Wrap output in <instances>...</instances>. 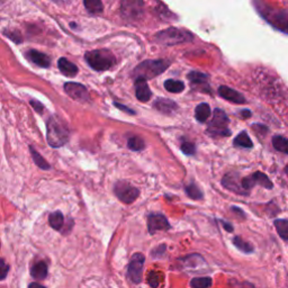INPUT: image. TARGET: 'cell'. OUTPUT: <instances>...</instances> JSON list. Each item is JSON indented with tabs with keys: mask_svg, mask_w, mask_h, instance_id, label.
<instances>
[{
	"mask_svg": "<svg viewBox=\"0 0 288 288\" xmlns=\"http://www.w3.org/2000/svg\"><path fill=\"white\" fill-rule=\"evenodd\" d=\"M47 132L46 137L47 142L51 147L60 148L69 141L70 132L67 126L66 122L61 120L58 116H52L47 121Z\"/></svg>",
	"mask_w": 288,
	"mask_h": 288,
	"instance_id": "cell-1",
	"label": "cell"
},
{
	"mask_svg": "<svg viewBox=\"0 0 288 288\" xmlns=\"http://www.w3.org/2000/svg\"><path fill=\"white\" fill-rule=\"evenodd\" d=\"M255 6L260 15L265 18L267 22L271 24L277 30L288 33V13L285 10L273 8L261 1H255Z\"/></svg>",
	"mask_w": 288,
	"mask_h": 288,
	"instance_id": "cell-2",
	"label": "cell"
},
{
	"mask_svg": "<svg viewBox=\"0 0 288 288\" xmlns=\"http://www.w3.org/2000/svg\"><path fill=\"white\" fill-rule=\"evenodd\" d=\"M154 40L162 45H177V44L193 41L194 35L189 33L188 31L182 30V28L170 27L157 33L154 36Z\"/></svg>",
	"mask_w": 288,
	"mask_h": 288,
	"instance_id": "cell-3",
	"label": "cell"
},
{
	"mask_svg": "<svg viewBox=\"0 0 288 288\" xmlns=\"http://www.w3.org/2000/svg\"><path fill=\"white\" fill-rule=\"evenodd\" d=\"M87 63L96 71H105L111 69L116 62L114 54L108 50H94L87 52L86 55Z\"/></svg>",
	"mask_w": 288,
	"mask_h": 288,
	"instance_id": "cell-4",
	"label": "cell"
},
{
	"mask_svg": "<svg viewBox=\"0 0 288 288\" xmlns=\"http://www.w3.org/2000/svg\"><path fill=\"white\" fill-rule=\"evenodd\" d=\"M170 66V63L165 60H148L143 61L139 66L135 68L134 75L136 77H142V78L150 79L154 77L161 75L162 72L167 70V68Z\"/></svg>",
	"mask_w": 288,
	"mask_h": 288,
	"instance_id": "cell-5",
	"label": "cell"
},
{
	"mask_svg": "<svg viewBox=\"0 0 288 288\" xmlns=\"http://www.w3.org/2000/svg\"><path fill=\"white\" fill-rule=\"evenodd\" d=\"M229 117L220 108L214 109L212 121L208 123L207 133L213 136H230L231 131L229 128Z\"/></svg>",
	"mask_w": 288,
	"mask_h": 288,
	"instance_id": "cell-6",
	"label": "cell"
},
{
	"mask_svg": "<svg viewBox=\"0 0 288 288\" xmlns=\"http://www.w3.org/2000/svg\"><path fill=\"white\" fill-rule=\"evenodd\" d=\"M114 192L117 198L125 203V204H132L133 202L137 200V197L140 195V190L126 181L116 182Z\"/></svg>",
	"mask_w": 288,
	"mask_h": 288,
	"instance_id": "cell-7",
	"label": "cell"
},
{
	"mask_svg": "<svg viewBox=\"0 0 288 288\" xmlns=\"http://www.w3.org/2000/svg\"><path fill=\"white\" fill-rule=\"evenodd\" d=\"M121 13L127 19H139L144 13V2L142 0H123Z\"/></svg>",
	"mask_w": 288,
	"mask_h": 288,
	"instance_id": "cell-8",
	"label": "cell"
},
{
	"mask_svg": "<svg viewBox=\"0 0 288 288\" xmlns=\"http://www.w3.org/2000/svg\"><path fill=\"white\" fill-rule=\"evenodd\" d=\"M144 255L142 253H135L129 261L127 268V276L129 281L134 284H140L142 281V271L144 266Z\"/></svg>",
	"mask_w": 288,
	"mask_h": 288,
	"instance_id": "cell-9",
	"label": "cell"
},
{
	"mask_svg": "<svg viewBox=\"0 0 288 288\" xmlns=\"http://www.w3.org/2000/svg\"><path fill=\"white\" fill-rule=\"evenodd\" d=\"M169 221L165 215L160 213H152L148 217V230L150 234H154L158 231H168L170 230Z\"/></svg>",
	"mask_w": 288,
	"mask_h": 288,
	"instance_id": "cell-10",
	"label": "cell"
},
{
	"mask_svg": "<svg viewBox=\"0 0 288 288\" xmlns=\"http://www.w3.org/2000/svg\"><path fill=\"white\" fill-rule=\"evenodd\" d=\"M64 90L67 94L78 101H87L89 99V94L87 88L81 83L67 82L64 84Z\"/></svg>",
	"mask_w": 288,
	"mask_h": 288,
	"instance_id": "cell-11",
	"label": "cell"
},
{
	"mask_svg": "<svg viewBox=\"0 0 288 288\" xmlns=\"http://www.w3.org/2000/svg\"><path fill=\"white\" fill-rule=\"evenodd\" d=\"M222 184L226 189L231 190L235 194H240V195H247L246 190L242 188L241 180L239 178V174L235 172H230L226 173L222 179Z\"/></svg>",
	"mask_w": 288,
	"mask_h": 288,
	"instance_id": "cell-12",
	"label": "cell"
},
{
	"mask_svg": "<svg viewBox=\"0 0 288 288\" xmlns=\"http://www.w3.org/2000/svg\"><path fill=\"white\" fill-rule=\"evenodd\" d=\"M135 95L136 98L142 103H147L150 100L152 96V92L150 90L149 84L147 82V79L142 78V77H137L135 81Z\"/></svg>",
	"mask_w": 288,
	"mask_h": 288,
	"instance_id": "cell-13",
	"label": "cell"
},
{
	"mask_svg": "<svg viewBox=\"0 0 288 288\" xmlns=\"http://www.w3.org/2000/svg\"><path fill=\"white\" fill-rule=\"evenodd\" d=\"M218 95H220L222 98L229 100L233 104H246L247 101L242 94L226 86H221L218 88Z\"/></svg>",
	"mask_w": 288,
	"mask_h": 288,
	"instance_id": "cell-14",
	"label": "cell"
},
{
	"mask_svg": "<svg viewBox=\"0 0 288 288\" xmlns=\"http://www.w3.org/2000/svg\"><path fill=\"white\" fill-rule=\"evenodd\" d=\"M26 58L33 62L34 64L42 68H48L51 64V59L50 56L42 53V52L36 51V50H31L26 53Z\"/></svg>",
	"mask_w": 288,
	"mask_h": 288,
	"instance_id": "cell-15",
	"label": "cell"
},
{
	"mask_svg": "<svg viewBox=\"0 0 288 288\" xmlns=\"http://www.w3.org/2000/svg\"><path fill=\"white\" fill-rule=\"evenodd\" d=\"M154 108L161 113H164V114H171V113L177 111L178 105L173 100L159 98L154 101Z\"/></svg>",
	"mask_w": 288,
	"mask_h": 288,
	"instance_id": "cell-16",
	"label": "cell"
},
{
	"mask_svg": "<svg viewBox=\"0 0 288 288\" xmlns=\"http://www.w3.org/2000/svg\"><path fill=\"white\" fill-rule=\"evenodd\" d=\"M59 70L62 72V74L66 77H76L78 74V67L76 66L75 63H72L66 58H61L58 62Z\"/></svg>",
	"mask_w": 288,
	"mask_h": 288,
	"instance_id": "cell-17",
	"label": "cell"
},
{
	"mask_svg": "<svg viewBox=\"0 0 288 288\" xmlns=\"http://www.w3.org/2000/svg\"><path fill=\"white\" fill-rule=\"evenodd\" d=\"M210 116V107L208 104L202 103L195 109V117L200 123H204Z\"/></svg>",
	"mask_w": 288,
	"mask_h": 288,
	"instance_id": "cell-18",
	"label": "cell"
},
{
	"mask_svg": "<svg viewBox=\"0 0 288 288\" xmlns=\"http://www.w3.org/2000/svg\"><path fill=\"white\" fill-rule=\"evenodd\" d=\"M31 274L35 279H40V281L41 279L46 278V276H47L46 263L44 261L36 262L35 265L33 266V268H32V270H31Z\"/></svg>",
	"mask_w": 288,
	"mask_h": 288,
	"instance_id": "cell-19",
	"label": "cell"
},
{
	"mask_svg": "<svg viewBox=\"0 0 288 288\" xmlns=\"http://www.w3.org/2000/svg\"><path fill=\"white\" fill-rule=\"evenodd\" d=\"M251 177L253 178V181L255 185H260L261 187L267 188V189H271L274 187L273 182L268 178V176H266L265 173H262L260 171H257L251 174Z\"/></svg>",
	"mask_w": 288,
	"mask_h": 288,
	"instance_id": "cell-20",
	"label": "cell"
},
{
	"mask_svg": "<svg viewBox=\"0 0 288 288\" xmlns=\"http://www.w3.org/2000/svg\"><path fill=\"white\" fill-rule=\"evenodd\" d=\"M234 147H239V148H246V149H250L253 147L252 141H251L250 136L248 135L247 132H241L237 137H235L233 141Z\"/></svg>",
	"mask_w": 288,
	"mask_h": 288,
	"instance_id": "cell-21",
	"label": "cell"
},
{
	"mask_svg": "<svg viewBox=\"0 0 288 288\" xmlns=\"http://www.w3.org/2000/svg\"><path fill=\"white\" fill-rule=\"evenodd\" d=\"M83 3H84V7H86V9L90 14L97 15V14L103 13L104 6H103V2H101V0H83Z\"/></svg>",
	"mask_w": 288,
	"mask_h": 288,
	"instance_id": "cell-22",
	"label": "cell"
},
{
	"mask_svg": "<svg viewBox=\"0 0 288 288\" xmlns=\"http://www.w3.org/2000/svg\"><path fill=\"white\" fill-rule=\"evenodd\" d=\"M165 90L172 92V94H179V92H181L185 89V84L182 81L169 79L165 82Z\"/></svg>",
	"mask_w": 288,
	"mask_h": 288,
	"instance_id": "cell-23",
	"label": "cell"
},
{
	"mask_svg": "<svg viewBox=\"0 0 288 288\" xmlns=\"http://www.w3.org/2000/svg\"><path fill=\"white\" fill-rule=\"evenodd\" d=\"M274 148L279 152L288 154V139L282 135H276L273 139Z\"/></svg>",
	"mask_w": 288,
	"mask_h": 288,
	"instance_id": "cell-24",
	"label": "cell"
},
{
	"mask_svg": "<svg viewBox=\"0 0 288 288\" xmlns=\"http://www.w3.org/2000/svg\"><path fill=\"white\" fill-rule=\"evenodd\" d=\"M48 222H50V225L56 231H60L63 228L64 225V217L63 215L60 212H54L50 215V218H48Z\"/></svg>",
	"mask_w": 288,
	"mask_h": 288,
	"instance_id": "cell-25",
	"label": "cell"
},
{
	"mask_svg": "<svg viewBox=\"0 0 288 288\" xmlns=\"http://www.w3.org/2000/svg\"><path fill=\"white\" fill-rule=\"evenodd\" d=\"M274 224L279 237L288 241V220H276Z\"/></svg>",
	"mask_w": 288,
	"mask_h": 288,
	"instance_id": "cell-26",
	"label": "cell"
},
{
	"mask_svg": "<svg viewBox=\"0 0 288 288\" xmlns=\"http://www.w3.org/2000/svg\"><path fill=\"white\" fill-rule=\"evenodd\" d=\"M233 245L235 247H237V248L239 250L242 251V252H245V253H251V252H253V247H252V245H250L249 242L245 241L240 237L233 238Z\"/></svg>",
	"mask_w": 288,
	"mask_h": 288,
	"instance_id": "cell-27",
	"label": "cell"
},
{
	"mask_svg": "<svg viewBox=\"0 0 288 288\" xmlns=\"http://www.w3.org/2000/svg\"><path fill=\"white\" fill-rule=\"evenodd\" d=\"M127 147L132 151H142L145 148V142L140 136H132L128 139Z\"/></svg>",
	"mask_w": 288,
	"mask_h": 288,
	"instance_id": "cell-28",
	"label": "cell"
},
{
	"mask_svg": "<svg viewBox=\"0 0 288 288\" xmlns=\"http://www.w3.org/2000/svg\"><path fill=\"white\" fill-rule=\"evenodd\" d=\"M213 281L209 277H197L193 278L190 282V286L192 288H209L212 286Z\"/></svg>",
	"mask_w": 288,
	"mask_h": 288,
	"instance_id": "cell-29",
	"label": "cell"
},
{
	"mask_svg": "<svg viewBox=\"0 0 288 288\" xmlns=\"http://www.w3.org/2000/svg\"><path fill=\"white\" fill-rule=\"evenodd\" d=\"M185 190H186V193H187L188 196L192 198V200H195V201H200L203 198V192L200 189V187H198L197 185H195V184H190L188 186H186L185 187Z\"/></svg>",
	"mask_w": 288,
	"mask_h": 288,
	"instance_id": "cell-30",
	"label": "cell"
},
{
	"mask_svg": "<svg viewBox=\"0 0 288 288\" xmlns=\"http://www.w3.org/2000/svg\"><path fill=\"white\" fill-rule=\"evenodd\" d=\"M188 79L190 80V82L195 83V84H203L207 82L208 76L203 74V72H198V71H192L188 75Z\"/></svg>",
	"mask_w": 288,
	"mask_h": 288,
	"instance_id": "cell-31",
	"label": "cell"
},
{
	"mask_svg": "<svg viewBox=\"0 0 288 288\" xmlns=\"http://www.w3.org/2000/svg\"><path fill=\"white\" fill-rule=\"evenodd\" d=\"M31 152H32V156H33L34 162L39 165L41 169H44V170L50 169V165H48L47 162L43 159L42 156H41L38 151H35L33 148H31Z\"/></svg>",
	"mask_w": 288,
	"mask_h": 288,
	"instance_id": "cell-32",
	"label": "cell"
},
{
	"mask_svg": "<svg viewBox=\"0 0 288 288\" xmlns=\"http://www.w3.org/2000/svg\"><path fill=\"white\" fill-rule=\"evenodd\" d=\"M160 282H161V276L159 273H157V271H151V273L149 274L148 284L152 288H157L158 286H159Z\"/></svg>",
	"mask_w": 288,
	"mask_h": 288,
	"instance_id": "cell-33",
	"label": "cell"
},
{
	"mask_svg": "<svg viewBox=\"0 0 288 288\" xmlns=\"http://www.w3.org/2000/svg\"><path fill=\"white\" fill-rule=\"evenodd\" d=\"M181 151L184 152L186 156H194V154L196 153V148H195V145L193 143H190V142H185V143H182L181 145Z\"/></svg>",
	"mask_w": 288,
	"mask_h": 288,
	"instance_id": "cell-34",
	"label": "cell"
},
{
	"mask_svg": "<svg viewBox=\"0 0 288 288\" xmlns=\"http://www.w3.org/2000/svg\"><path fill=\"white\" fill-rule=\"evenodd\" d=\"M241 185H242V188L246 190V192H249L250 189H252L254 187V181H253V178L252 177H246L241 179Z\"/></svg>",
	"mask_w": 288,
	"mask_h": 288,
	"instance_id": "cell-35",
	"label": "cell"
},
{
	"mask_svg": "<svg viewBox=\"0 0 288 288\" xmlns=\"http://www.w3.org/2000/svg\"><path fill=\"white\" fill-rule=\"evenodd\" d=\"M8 271H9V266L7 265L5 260L0 259V281H2V279L7 277Z\"/></svg>",
	"mask_w": 288,
	"mask_h": 288,
	"instance_id": "cell-36",
	"label": "cell"
},
{
	"mask_svg": "<svg viewBox=\"0 0 288 288\" xmlns=\"http://www.w3.org/2000/svg\"><path fill=\"white\" fill-rule=\"evenodd\" d=\"M165 251V246L162 245V246L159 247V248H157L156 250L152 251V255H153L154 258H157L158 255H162V254H164Z\"/></svg>",
	"mask_w": 288,
	"mask_h": 288,
	"instance_id": "cell-37",
	"label": "cell"
},
{
	"mask_svg": "<svg viewBox=\"0 0 288 288\" xmlns=\"http://www.w3.org/2000/svg\"><path fill=\"white\" fill-rule=\"evenodd\" d=\"M115 106H116V107H119L120 109H122V111L126 112L127 114H132V115H134V114H135L134 111H132V109L127 108L126 106H124V105H121V104H119V103H115Z\"/></svg>",
	"mask_w": 288,
	"mask_h": 288,
	"instance_id": "cell-38",
	"label": "cell"
},
{
	"mask_svg": "<svg viewBox=\"0 0 288 288\" xmlns=\"http://www.w3.org/2000/svg\"><path fill=\"white\" fill-rule=\"evenodd\" d=\"M221 223H222V225H223V228H224L226 231H228V232H232L233 231V226L230 224V223H228V222H225L224 220H221L220 221Z\"/></svg>",
	"mask_w": 288,
	"mask_h": 288,
	"instance_id": "cell-39",
	"label": "cell"
},
{
	"mask_svg": "<svg viewBox=\"0 0 288 288\" xmlns=\"http://www.w3.org/2000/svg\"><path fill=\"white\" fill-rule=\"evenodd\" d=\"M234 288H254V287L249 283H241V284H238V285H235Z\"/></svg>",
	"mask_w": 288,
	"mask_h": 288,
	"instance_id": "cell-40",
	"label": "cell"
},
{
	"mask_svg": "<svg viewBox=\"0 0 288 288\" xmlns=\"http://www.w3.org/2000/svg\"><path fill=\"white\" fill-rule=\"evenodd\" d=\"M32 105H33V106H34V108L36 109V111L40 112V113L42 112L43 106H42V105H41L40 103H38V101H36V103H35V101H32Z\"/></svg>",
	"mask_w": 288,
	"mask_h": 288,
	"instance_id": "cell-41",
	"label": "cell"
},
{
	"mask_svg": "<svg viewBox=\"0 0 288 288\" xmlns=\"http://www.w3.org/2000/svg\"><path fill=\"white\" fill-rule=\"evenodd\" d=\"M232 210H234V213H237V214H240L242 217H246V215H245V213H243V210H242V209L238 208V207H232Z\"/></svg>",
	"mask_w": 288,
	"mask_h": 288,
	"instance_id": "cell-42",
	"label": "cell"
},
{
	"mask_svg": "<svg viewBox=\"0 0 288 288\" xmlns=\"http://www.w3.org/2000/svg\"><path fill=\"white\" fill-rule=\"evenodd\" d=\"M28 288H46V287H44V286H42V285H40V284L33 283V284H31L30 286H28Z\"/></svg>",
	"mask_w": 288,
	"mask_h": 288,
	"instance_id": "cell-43",
	"label": "cell"
},
{
	"mask_svg": "<svg viewBox=\"0 0 288 288\" xmlns=\"http://www.w3.org/2000/svg\"><path fill=\"white\" fill-rule=\"evenodd\" d=\"M241 115L245 117V119H248V117L251 116V113H250V111H242Z\"/></svg>",
	"mask_w": 288,
	"mask_h": 288,
	"instance_id": "cell-44",
	"label": "cell"
},
{
	"mask_svg": "<svg viewBox=\"0 0 288 288\" xmlns=\"http://www.w3.org/2000/svg\"><path fill=\"white\" fill-rule=\"evenodd\" d=\"M285 172H286V174L288 176V165H286V168H285Z\"/></svg>",
	"mask_w": 288,
	"mask_h": 288,
	"instance_id": "cell-45",
	"label": "cell"
}]
</instances>
